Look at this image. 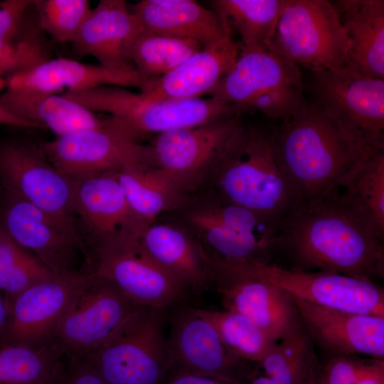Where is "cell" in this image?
I'll return each instance as SVG.
<instances>
[{
    "instance_id": "cell-1",
    "label": "cell",
    "mask_w": 384,
    "mask_h": 384,
    "mask_svg": "<svg viewBox=\"0 0 384 384\" xmlns=\"http://www.w3.org/2000/svg\"><path fill=\"white\" fill-rule=\"evenodd\" d=\"M339 190L297 201L278 225L277 253L292 269L383 278V240Z\"/></svg>"
},
{
    "instance_id": "cell-2",
    "label": "cell",
    "mask_w": 384,
    "mask_h": 384,
    "mask_svg": "<svg viewBox=\"0 0 384 384\" xmlns=\"http://www.w3.org/2000/svg\"><path fill=\"white\" fill-rule=\"evenodd\" d=\"M270 134L299 199L343 188L368 156L378 151L347 134L310 102Z\"/></svg>"
},
{
    "instance_id": "cell-3",
    "label": "cell",
    "mask_w": 384,
    "mask_h": 384,
    "mask_svg": "<svg viewBox=\"0 0 384 384\" xmlns=\"http://www.w3.org/2000/svg\"><path fill=\"white\" fill-rule=\"evenodd\" d=\"M201 190L251 210L277 228L299 200L277 159L270 129L242 122Z\"/></svg>"
},
{
    "instance_id": "cell-4",
    "label": "cell",
    "mask_w": 384,
    "mask_h": 384,
    "mask_svg": "<svg viewBox=\"0 0 384 384\" xmlns=\"http://www.w3.org/2000/svg\"><path fill=\"white\" fill-rule=\"evenodd\" d=\"M164 216L189 232L209 258L270 264L277 254L276 225L213 191L188 195L181 206Z\"/></svg>"
},
{
    "instance_id": "cell-5",
    "label": "cell",
    "mask_w": 384,
    "mask_h": 384,
    "mask_svg": "<svg viewBox=\"0 0 384 384\" xmlns=\"http://www.w3.org/2000/svg\"><path fill=\"white\" fill-rule=\"evenodd\" d=\"M62 95L94 112L107 114L114 128L138 143L169 130L242 115L248 111L213 97L156 98L112 85Z\"/></svg>"
},
{
    "instance_id": "cell-6",
    "label": "cell",
    "mask_w": 384,
    "mask_h": 384,
    "mask_svg": "<svg viewBox=\"0 0 384 384\" xmlns=\"http://www.w3.org/2000/svg\"><path fill=\"white\" fill-rule=\"evenodd\" d=\"M167 309L138 307L81 360L107 384H162L172 369Z\"/></svg>"
},
{
    "instance_id": "cell-7",
    "label": "cell",
    "mask_w": 384,
    "mask_h": 384,
    "mask_svg": "<svg viewBox=\"0 0 384 384\" xmlns=\"http://www.w3.org/2000/svg\"><path fill=\"white\" fill-rule=\"evenodd\" d=\"M297 65L270 50H245L209 93L210 97L280 122L288 119L307 101Z\"/></svg>"
},
{
    "instance_id": "cell-8",
    "label": "cell",
    "mask_w": 384,
    "mask_h": 384,
    "mask_svg": "<svg viewBox=\"0 0 384 384\" xmlns=\"http://www.w3.org/2000/svg\"><path fill=\"white\" fill-rule=\"evenodd\" d=\"M0 227L55 274L92 273L94 259L77 223L56 218L0 188Z\"/></svg>"
},
{
    "instance_id": "cell-9",
    "label": "cell",
    "mask_w": 384,
    "mask_h": 384,
    "mask_svg": "<svg viewBox=\"0 0 384 384\" xmlns=\"http://www.w3.org/2000/svg\"><path fill=\"white\" fill-rule=\"evenodd\" d=\"M347 42L332 4L286 0L267 48L311 72L347 65Z\"/></svg>"
},
{
    "instance_id": "cell-10",
    "label": "cell",
    "mask_w": 384,
    "mask_h": 384,
    "mask_svg": "<svg viewBox=\"0 0 384 384\" xmlns=\"http://www.w3.org/2000/svg\"><path fill=\"white\" fill-rule=\"evenodd\" d=\"M311 73V103L369 149L384 148V79L347 65Z\"/></svg>"
},
{
    "instance_id": "cell-11",
    "label": "cell",
    "mask_w": 384,
    "mask_h": 384,
    "mask_svg": "<svg viewBox=\"0 0 384 384\" xmlns=\"http://www.w3.org/2000/svg\"><path fill=\"white\" fill-rule=\"evenodd\" d=\"M242 123L241 115L169 130L144 144L145 161L190 195L201 191Z\"/></svg>"
},
{
    "instance_id": "cell-12",
    "label": "cell",
    "mask_w": 384,
    "mask_h": 384,
    "mask_svg": "<svg viewBox=\"0 0 384 384\" xmlns=\"http://www.w3.org/2000/svg\"><path fill=\"white\" fill-rule=\"evenodd\" d=\"M138 307L107 278L90 273L59 321L53 343L68 359L81 360Z\"/></svg>"
},
{
    "instance_id": "cell-13",
    "label": "cell",
    "mask_w": 384,
    "mask_h": 384,
    "mask_svg": "<svg viewBox=\"0 0 384 384\" xmlns=\"http://www.w3.org/2000/svg\"><path fill=\"white\" fill-rule=\"evenodd\" d=\"M0 185L49 215L77 223L75 181L48 161L40 144L22 139L0 144Z\"/></svg>"
},
{
    "instance_id": "cell-14",
    "label": "cell",
    "mask_w": 384,
    "mask_h": 384,
    "mask_svg": "<svg viewBox=\"0 0 384 384\" xmlns=\"http://www.w3.org/2000/svg\"><path fill=\"white\" fill-rule=\"evenodd\" d=\"M209 260L210 288L220 295L225 310L247 317L276 341L298 322L291 296L258 275L249 262Z\"/></svg>"
},
{
    "instance_id": "cell-15",
    "label": "cell",
    "mask_w": 384,
    "mask_h": 384,
    "mask_svg": "<svg viewBox=\"0 0 384 384\" xmlns=\"http://www.w3.org/2000/svg\"><path fill=\"white\" fill-rule=\"evenodd\" d=\"M75 213L92 253L137 244L150 225L132 210L116 174L76 180Z\"/></svg>"
},
{
    "instance_id": "cell-16",
    "label": "cell",
    "mask_w": 384,
    "mask_h": 384,
    "mask_svg": "<svg viewBox=\"0 0 384 384\" xmlns=\"http://www.w3.org/2000/svg\"><path fill=\"white\" fill-rule=\"evenodd\" d=\"M249 263L258 275L292 297L326 308L384 317V290L374 281L329 271Z\"/></svg>"
},
{
    "instance_id": "cell-17",
    "label": "cell",
    "mask_w": 384,
    "mask_h": 384,
    "mask_svg": "<svg viewBox=\"0 0 384 384\" xmlns=\"http://www.w3.org/2000/svg\"><path fill=\"white\" fill-rule=\"evenodd\" d=\"M167 341L171 372H183L234 383L245 384L255 366L230 353L216 329L195 309H183L169 316Z\"/></svg>"
},
{
    "instance_id": "cell-18",
    "label": "cell",
    "mask_w": 384,
    "mask_h": 384,
    "mask_svg": "<svg viewBox=\"0 0 384 384\" xmlns=\"http://www.w3.org/2000/svg\"><path fill=\"white\" fill-rule=\"evenodd\" d=\"M40 146L54 167L75 181L117 174L145 160L144 144L114 128L110 119L105 127L56 137Z\"/></svg>"
},
{
    "instance_id": "cell-19",
    "label": "cell",
    "mask_w": 384,
    "mask_h": 384,
    "mask_svg": "<svg viewBox=\"0 0 384 384\" xmlns=\"http://www.w3.org/2000/svg\"><path fill=\"white\" fill-rule=\"evenodd\" d=\"M87 275L53 274L14 297L8 303V322L0 344L43 347L53 343L58 324Z\"/></svg>"
},
{
    "instance_id": "cell-20",
    "label": "cell",
    "mask_w": 384,
    "mask_h": 384,
    "mask_svg": "<svg viewBox=\"0 0 384 384\" xmlns=\"http://www.w3.org/2000/svg\"><path fill=\"white\" fill-rule=\"evenodd\" d=\"M95 271L112 282L135 305L168 309L186 299L190 288L141 247L140 242L92 252Z\"/></svg>"
},
{
    "instance_id": "cell-21",
    "label": "cell",
    "mask_w": 384,
    "mask_h": 384,
    "mask_svg": "<svg viewBox=\"0 0 384 384\" xmlns=\"http://www.w3.org/2000/svg\"><path fill=\"white\" fill-rule=\"evenodd\" d=\"M291 297L313 344L329 356L384 358V317L333 309Z\"/></svg>"
},
{
    "instance_id": "cell-22",
    "label": "cell",
    "mask_w": 384,
    "mask_h": 384,
    "mask_svg": "<svg viewBox=\"0 0 384 384\" xmlns=\"http://www.w3.org/2000/svg\"><path fill=\"white\" fill-rule=\"evenodd\" d=\"M147 79L134 68L115 69L85 64L65 58H49L26 71L7 78V87L59 94L99 86L141 89Z\"/></svg>"
},
{
    "instance_id": "cell-23",
    "label": "cell",
    "mask_w": 384,
    "mask_h": 384,
    "mask_svg": "<svg viewBox=\"0 0 384 384\" xmlns=\"http://www.w3.org/2000/svg\"><path fill=\"white\" fill-rule=\"evenodd\" d=\"M240 52V44L230 33L203 47L167 74L147 79L140 92L166 99H191L209 94L233 68Z\"/></svg>"
},
{
    "instance_id": "cell-24",
    "label": "cell",
    "mask_w": 384,
    "mask_h": 384,
    "mask_svg": "<svg viewBox=\"0 0 384 384\" xmlns=\"http://www.w3.org/2000/svg\"><path fill=\"white\" fill-rule=\"evenodd\" d=\"M139 28L126 1L100 0L91 9L72 44L78 55H91L101 65L132 68L128 50Z\"/></svg>"
},
{
    "instance_id": "cell-25",
    "label": "cell",
    "mask_w": 384,
    "mask_h": 384,
    "mask_svg": "<svg viewBox=\"0 0 384 384\" xmlns=\"http://www.w3.org/2000/svg\"><path fill=\"white\" fill-rule=\"evenodd\" d=\"M128 6L142 28L163 36L193 40L203 47L232 33L214 10L193 0H142Z\"/></svg>"
},
{
    "instance_id": "cell-26",
    "label": "cell",
    "mask_w": 384,
    "mask_h": 384,
    "mask_svg": "<svg viewBox=\"0 0 384 384\" xmlns=\"http://www.w3.org/2000/svg\"><path fill=\"white\" fill-rule=\"evenodd\" d=\"M331 3L347 42V66L363 75L384 79V1Z\"/></svg>"
},
{
    "instance_id": "cell-27",
    "label": "cell",
    "mask_w": 384,
    "mask_h": 384,
    "mask_svg": "<svg viewBox=\"0 0 384 384\" xmlns=\"http://www.w3.org/2000/svg\"><path fill=\"white\" fill-rule=\"evenodd\" d=\"M139 242L149 256L191 291L210 288V260L196 239L181 226L156 220L145 229Z\"/></svg>"
},
{
    "instance_id": "cell-28",
    "label": "cell",
    "mask_w": 384,
    "mask_h": 384,
    "mask_svg": "<svg viewBox=\"0 0 384 384\" xmlns=\"http://www.w3.org/2000/svg\"><path fill=\"white\" fill-rule=\"evenodd\" d=\"M0 105L11 114L46 127L56 137L103 127L110 118L56 93L33 92L7 87L0 96Z\"/></svg>"
},
{
    "instance_id": "cell-29",
    "label": "cell",
    "mask_w": 384,
    "mask_h": 384,
    "mask_svg": "<svg viewBox=\"0 0 384 384\" xmlns=\"http://www.w3.org/2000/svg\"><path fill=\"white\" fill-rule=\"evenodd\" d=\"M116 176L132 210L149 224L176 210L188 196L169 175L146 161Z\"/></svg>"
},
{
    "instance_id": "cell-30",
    "label": "cell",
    "mask_w": 384,
    "mask_h": 384,
    "mask_svg": "<svg viewBox=\"0 0 384 384\" xmlns=\"http://www.w3.org/2000/svg\"><path fill=\"white\" fill-rule=\"evenodd\" d=\"M34 0L0 1V75L7 78L50 58L40 38L41 28H32L26 14Z\"/></svg>"
},
{
    "instance_id": "cell-31",
    "label": "cell",
    "mask_w": 384,
    "mask_h": 384,
    "mask_svg": "<svg viewBox=\"0 0 384 384\" xmlns=\"http://www.w3.org/2000/svg\"><path fill=\"white\" fill-rule=\"evenodd\" d=\"M314 344L299 318L258 363L245 384H304L320 368Z\"/></svg>"
},
{
    "instance_id": "cell-32",
    "label": "cell",
    "mask_w": 384,
    "mask_h": 384,
    "mask_svg": "<svg viewBox=\"0 0 384 384\" xmlns=\"http://www.w3.org/2000/svg\"><path fill=\"white\" fill-rule=\"evenodd\" d=\"M286 0H215L213 10L231 31L240 36L245 50H266Z\"/></svg>"
},
{
    "instance_id": "cell-33",
    "label": "cell",
    "mask_w": 384,
    "mask_h": 384,
    "mask_svg": "<svg viewBox=\"0 0 384 384\" xmlns=\"http://www.w3.org/2000/svg\"><path fill=\"white\" fill-rule=\"evenodd\" d=\"M65 359L55 343L0 344V384H55Z\"/></svg>"
},
{
    "instance_id": "cell-34",
    "label": "cell",
    "mask_w": 384,
    "mask_h": 384,
    "mask_svg": "<svg viewBox=\"0 0 384 384\" xmlns=\"http://www.w3.org/2000/svg\"><path fill=\"white\" fill-rule=\"evenodd\" d=\"M203 48L193 40L163 36L140 27L130 43L128 58L143 78L149 79L167 74Z\"/></svg>"
},
{
    "instance_id": "cell-35",
    "label": "cell",
    "mask_w": 384,
    "mask_h": 384,
    "mask_svg": "<svg viewBox=\"0 0 384 384\" xmlns=\"http://www.w3.org/2000/svg\"><path fill=\"white\" fill-rule=\"evenodd\" d=\"M341 193L384 240V148L371 154Z\"/></svg>"
},
{
    "instance_id": "cell-36",
    "label": "cell",
    "mask_w": 384,
    "mask_h": 384,
    "mask_svg": "<svg viewBox=\"0 0 384 384\" xmlns=\"http://www.w3.org/2000/svg\"><path fill=\"white\" fill-rule=\"evenodd\" d=\"M195 309L213 325L228 351L243 361L260 362L278 342L240 314L227 310Z\"/></svg>"
},
{
    "instance_id": "cell-37",
    "label": "cell",
    "mask_w": 384,
    "mask_h": 384,
    "mask_svg": "<svg viewBox=\"0 0 384 384\" xmlns=\"http://www.w3.org/2000/svg\"><path fill=\"white\" fill-rule=\"evenodd\" d=\"M53 274L36 256L2 230L0 237V292L7 304L28 287Z\"/></svg>"
},
{
    "instance_id": "cell-38",
    "label": "cell",
    "mask_w": 384,
    "mask_h": 384,
    "mask_svg": "<svg viewBox=\"0 0 384 384\" xmlns=\"http://www.w3.org/2000/svg\"><path fill=\"white\" fill-rule=\"evenodd\" d=\"M38 24L57 43H73L91 11L87 0H34Z\"/></svg>"
},
{
    "instance_id": "cell-39",
    "label": "cell",
    "mask_w": 384,
    "mask_h": 384,
    "mask_svg": "<svg viewBox=\"0 0 384 384\" xmlns=\"http://www.w3.org/2000/svg\"><path fill=\"white\" fill-rule=\"evenodd\" d=\"M323 384H384V361L359 355L329 356L321 366Z\"/></svg>"
},
{
    "instance_id": "cell-40",
    "label": "cell",
    "mask_w": 384,
    "mask_h": 384,
    "mask_svg": "<svg viewBox=\"0 0 384 384\" xmlns=\"http://www.w3.org/2000/svg\"><path fill=\"white\" fill-rule=\"evenodd\" d=\"M55 384H107L90 366L82 361L65 359Z\"/></svg>"
},
{
    "instance_id": "cell-41",
    "label": "cell",
    "mask_w": 384,
    "mask_h": 384,
    "mask_svg": "<svg viewBox=\"0 0 384 384\" xmlns=\"http://www.w3.org/2000/svg\"><path fill=\"white\" fill-rule=\"evenodd\" d=\"M162 384H234L218 379L183 372H171Z\"/></svg>"
},
{
    "instance_id": "cell-42",
    "label": "cell",
    "mask_w": 384,
    "mask_h": 384,
    "mask_svg": "<svg viewBox=\"0 0 384 384\" xmlns=\"http://www.w3.org/2000/svg\"><path fill=\"white\" fill-rule=\"evenodd\" d=\"M0 125H6L19 129L41 128L37 124L24 121L11 114L0 105Z\"/></svg>"
},
{
    "instance_id": "cell-43",
    "label": "cell",
    "mask_w": 384,
    "mask_h": 384,
    "mask_svg": "<svg viewBox=\"0 0 384 384\" xmlns=\"http://www.w3.org/2000/svg\"><path fill=\"white\" fill-rule=\"evenodd\" d=\"M9 318V306L3 294L0 292V338L4 334Z\"/></svg>"
},
{
    "instance_id": "cell-44",
    "label": "cell",
    "mask_w": 384,
    "mask_h": 384,
    "mask_svg": "<svg viewBox=\"0 0 384 384\" xmlns=\"http://www.w3.org/2000/svg\"><path fill=\"white\" fill-rule=\"evenodd\" d=\"M320 368L304 384H323L320 378Z\"/></svg>"
},
{
    "instance_id": "cell-45",
    "label": "cell",
    "mask_w": 384,
    "mask_h": 384,
    "mask_svg": "<svg viewBox=\"0 0 384 384\" xmlns=\"http://www.w3.org/2000/svg\"><path fill=\"white\" fill-rule=\"evenodd\" d=\"M1 233H2V230H1V227H0V237H1Z\"/></svg>"
}]
</instances>
